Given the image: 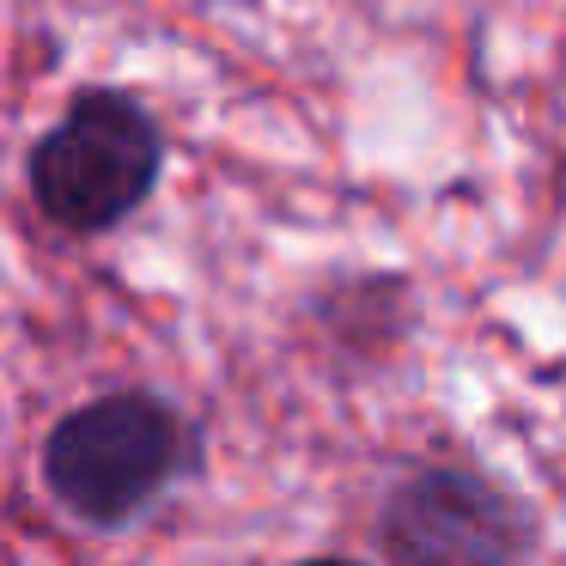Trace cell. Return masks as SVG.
<instances>
[{
  "mask_svg": "<svg viewBox=\"0 0 566 566\" xmlns=\"http://www.w3.org/2000/svg\"><path fill=\"white\" fill-rule=\"evenodd\" d=\"M159 177V128L128 92H86L31 153V196L67 232H111Z\"/></svg>",
  "mask_w": 566,
  "mask_h": 566,
  "instance_id": "1",
  "label": "cell"
},
{
  "mask_svg": "<svg viewBox=\"0 0 566 566\" xmlns=\"http://www.w3.org/2000/svg\"><path fill=\"white\" fill-rule=\"evenodd\" d=\"M390 548L402 566H505L512 517L481 481L432 469L390 500Z\"/></svg>",
  "mask_w": 566,
  "mask_h": 566,
  "instance_id": "3",
  "label": "cell"
},
{
  "mask_svg": "<svg viewBox=\"0 0 566 566\" xmlns=\"http://www.w3.org/2000/svg\"><path fill=\"white\" fill-rule=\"evenodd\" d=\"M189 463V427L159 396H104L55 427L43 469L67 512L92 524L135 517Z\"/></svg>",
  "mask_w": 566,
  "mask_h": 566,
  "instance_id": "2",
  "label": "cell"
},
{
  "mask_svg": "<svg viewBox=\"0 0 566 566\" xmlns=\"http://www.w3.org/2000/svg\"><path fill=\"white\" fill-rule=\"evenodd\" d=\"M311 566H347V560H311Z\"/></svg>",
  "mask_w": 566,
  "mask_h": 566,
  "instance_id": "4",
  "label": "cell"
}]
</instances>
